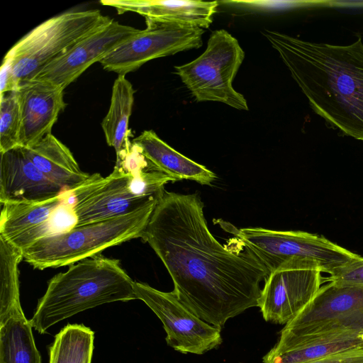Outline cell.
<instances>
[{"label": "cell", "mask_w": 363, "mask_h": 363, "mask_svg": "<svg viewBox=\"0 0 363 363\" xmlns=\"http://www.w3.org/2000/svg\"><path fill=\"white\" fill-rule=\"evenodd\" d=\"M140 238L166 267L173 293L203 321L221 329L257 306L269 270L237 238L233 247L214 238L197 194L164 190Z\"/></svg>", "instance_id": "cell-1"}, {"label": "cell", "mask_w": 363, "mask_h": 363, "mask_svg": "<svg viewBox=\"0 0 363 363\" xmlns=\"http://www.w3.org/2000/svg\"><path fill=\"white\" fill-rule=\"evenodd\" d=\"M264 35L278 52L311 108L333 128L363 141V43L303 40L274 30Z\"/></svg>", "instance_id": "cell-2"}, {"label": "cell", "mask_w": 363, "mask_h": 363, "mask_svg": "<svg viewBox=\"0 0 363 363\" xmlns=\"http://www.w3.org/2000/svg\"><path fill=\"white\" fill-rule=\"evenodd\" d=\"M133 286L118 259L101 255L85 259L49 281L30 323L43 334L55 324L85 310L136 299Z\"/></svg>", "instance_id": "cell-3"}, {"label": "cell", "mask_w": 363, "mask_h": 363, "mask_svg": "<svg viewBox=\"0 0 363 363\" xmlns=\"http://www.w3.org/2000/svg\"><path fill=\"white\" fill-rule=\"evenodd\" d=\"M157 199L129 214L75 226L66 233L41 238L22 251L23 259L40 270L72 265L96 256L106 248L140 238Z\"/></svg>", "instance_id": "cell-4"}, {"label": "cell", "mask_w": 363, "mask_h": 363, "mask_svg": "<svg viewBox=\"0 0 363 363\" xmlns=\"http://www.w3.org/2000/svg\"><path fill=\"white\" fill-rule=\"evenodd\" d=\"M113 19L99 10L67 11L54 16L21 38L6 53V63L16 86Z\"/></svg>", "instance_id": "cell-5"}, {"label": "cell", "mask_w": 363, "mask_h": 363, "mask_svg": "<svg viewBox=\"0 0 363 363\" xmlns=\"http://www.w3.org/2000/svg\"><path fill=\"white\" fill-rule=\"evenodd\" d=\"M217 222L250 249L269 272L288 261L302 259L316 263L321 272L330 274L359 257L323 236L308 232L237 228L220 219Z\"/></svg>", "instance_id": "cell-6"}, {"label": "cell", "mask_w": 363, "mask_h": 363, "mask_svg": "<svg viewBox=\"0 0 363 363\" xmlns=\"http://www.w3.org/2000/svg\"><path fill=\"white\" fill-rule=\"evenodd\" d=\"M363 311V286L328 283L285 325L269 353L284 352L328 334L355 333L354 318Z\"/></svg>", "instance_id": "cell-7"}, {"label": "cell", "mask_w": 363, "mask_h": 363, "mask_svg": "<svg viewBox=\"0 0 363 363\" xmlns=\"http://www.w3.org/2000/svg\"><path fill=\"white\" fill-rule=\"evenodd\" d=\"M244 57L238 40L226 30H218L212 33L203 53L175 66V73L197 102L218 101L248 110L247 100L232 86Z\"/></svg>", "instance_id": "cell-8"}, {"label": "cell", "mask_w": 363, "mask_h": 363, "mask_svg": "<svg viewBox=\"0 0 363 363\" xmlns=\"http://www.w3.org/2000/svg\"><path fill=\"white\" fill-rule=\"evenodd\" d=\"M139 30L99 62L107 71L125 75L148 61L202 45L204 30L199 27L145 18Z\"/></svg>", "instance_id": "cell-9"}, {"label": "cell", "mask_w": 363, "mask_h": 363, "mask_svg": "<svg viewBox=\"0 0 363 363\" xmlns=\"http://www.w3.org/2000/svg\"><path fill=\"white\" fill-rule=\"evenodd\" d=\"M1 206L0 236L22 251L41 238L66 233L77 223L72 190L40 202Z\"/></svg>", "instance_id": "cell-10"}, {"label": "cell", "mask_w": 363, "mask_h": 363, "mask_svg": "<svg viewBox=\"0 0 363 363\" xmlns=\"http://www.w3.org/2000/svg\"><path fill=\"white\" fill-rule=\"evenodd\" d=\"M133 287L136 298L143 301L161 320L166 342L174 350L203 354L222 343L221 329L199 318L173 291H162L138 281H134Z\"/></svg>", "instance_id": "cell-11"}, {"label": "cell", "mask_w": 363, "mask_h": 363, "mask_svg": "<svg viewBox=\"0 0 363 363\" xmlns=\"http://www.w3.org/2000/svg\"><path fill=\"white\" fill-rule=\"evenodd\" d=\"M264 281L257 303L262 317L286 325L315 297L321 287V271L313 262L294 259L270 272Z\"/></svg>", "instance_id": "cell-12"}, {"label": "cell", "mask_w": 363, "mask_h": 363, "mask_svg": "<svg viewBox=\"0 0 363 363\" xmlns=\"http://www.w3.org/2000/svg\"><path fill=\"white\" fill-rule=\"evenodd\" d=\"M72 191L77 218L76 226L135 212L160 194L150 197L137 195L133 189L130 174L117 164L108 176L90 174L84 183Z\"/></svg>", "instance_id": "cell-13"}, {"label": "cell", "mask_w": 363, "mask_h": 363, "mask_svg": "<svg viewBox=\"0 0 363 363\" xmlns=\"http://www.w3.org/2000/svg\"><path fill=\"white\" fill-rule=\"evenodd\" d=\"M138 31V28L113 19L108 25L51 62L32 79L47 81L65 89L92 64L99 62Z\"/></svg>", "instance_id": "cell-14"}, {"label": "cell", "mask_w": 363, "mask_h": 363, "mask_svg": "<svg viewBox=\"0 0 363 363\" xmlns=\"http://www.w3.org/2000/svg\"><path fill=\"white\" fill-rule=\"evenodd\" d=\"M16 91L22 118L19 144L29 147L52 133L60 113L67 106L64 89L32 79L21 82Z\"/></svg>", "instance_id": "cell-15"}, {"label": "cell", "mask_w": 363, "mask_h": 363, "mask_svg": "<svg viewBox=\"0 0 363 363\" xmlns=\"http://www.w3.org/2000/svg\"><path fill=\"white\" fill-rule=\"evenodd\" d=\"M0 154L1 203L40 202L66 190L42 173L21 146Z\"/></svg>", "instance_id": "cell-16"}, {"label": "cell", "mask_w": 363, "mask_h": 363, "mask_svg": "<svg viewBox=\"0 0 363 363\" xmlns=\"http://www.w3.org/2000/svg\"><path fill=\"white\" fill-rule=\"evenodd\" d=\"M104 6L113 7L118 14L130 11L145 18L206 28L213 22L218 1L191 0H102Z\"/></svg>", "instance_id": "cell-17"}, {"label": "cell", "mask_w": 363, "mask_h": 363, "mask_svg": "<svg viewBox=\"0 0 363 363\" xmlns=\"http://www.w3.org/2000/svg\"><path fill=\"white\" fill-rule=\"evenodd\" d=\"M23 151L48 179L64 189L73 190L90 177L80 169L69 149L52 133Z\"/></svg>", "instance_id": "cell-18"}, {"label": "cell", "mask_w": 363, "mask_h": 363, "mask_svg": "<svg viewBox=\"0 0 363 363\" xmlns=\"http://www.w3.org/2000/svg\"><path fill=\"white\" fill-rule=\"evenodd\" d=\"M132 142L151 164L176 182L186 179L211 185L216 178L213 172L176 151L153 130L143 131Z\"/></svg>", "instance_id": "cell-19"}, {"label": "cell", "mask_w": 363, "mask_h": 363, "mask_svg": "<svg viewBox=\"0 0 363 363\" xmlns=\"http://www.w3.org/2000/svg\"><path fill=\"white\" fill-rule=\"evenodd\" d=\"M363 348V334L344 333L314 338L290 350L267 352L263 363H306L346 350Z\"/></svg>", "instance_id": "cell-20"}, {"label": "cell", "mask_w": 363, "mask_h": 363, "mask_svg": "<svg viewBox=\"0 0 363 363\" xmlns=\"http://www.w3.org/2000/svg\"><path fill=\"white\" fill-rule=\"evenodd\" d=\"M135 90L125 75L114 81L108 111L101 123L107 144L115 149L116 156L129 140L128 122L134 102Z\"/></svg>", "instance_id": "cell-21"}, {"label": "cell", "mask_w": 363, "mask_h": 363, "mask_svg": "<svg viewBox=\"0 0 363 363\" xmlns=\"http://www.w3.org/2000/svg\"><path fill=\"white\" fill-rule=\"evenodd\" d=\"M32 328L23 313L0 324V363H41Z\"/></svg>", "instance_id": "cell-22"}, {"label": "cell", "mask_w": 363, "mask_h": 363, "mask_svg": "<svg viewBox=\"0 0 363 363\" xmlns=\"http://www.w3.org/2000/svg\"><path fill=\"white\" fill-rule=\"evenodd\" d=\"M23 252L0 236V324L23 313L20 303L18 264Z\"/></svg>", "instance_id": "cell-23"}, {"label": "cell", "mask_w": 363, "mask_h": 363, "mask_svg": "<svg viewBox=\"0 0 363 363\" xmlns=\"http://www.w3.org/2000/svg\"><path fill=\"white\" fill-rule=\"evenodd\" d=\"M94 333L82 324H69L55 337L49 363H91Z\"/></svg>", "instance_id": "cell-24"}, {"label": "cell", "mask_w": 363, "mask_h": 363, "mask_svg": "<svg viewBox=\"0 0 363 363\" xmlns=\"http://www.w3.org/2000/svg\"><path fill=\"white\" fill-rule=\"evenodd\" d=\"M21 111L16 91L1 94L0 152L20 146Z\"/></svg>", "instance_id": "cell-25"}, {"label": "cell", "mask_w": 363, "mask_h": 363, "mask_svg": "<svg viewBox=\"0 0 363 363\" xmlns=\"http://www.w3.org/2000/svg\"><path fill=\"white\" fill-rule=\"evenodd\" d=\"M326 279L338 284L363 286V257L358 258L337 269Z\"/></svg>", "instance_id": "cell-26"}, {"label": "cell", "mask_w": 363, "mask_h": 363, "mask_svg": "<svg viewBox=\"0 0 363 363\" xmlns=\"http://www.w3.org/2000/svg\"><path fill=\"white\" fill-rule=\"evenodd\" d=\"M306 363H363V348L340 352Z\"/></svg>", "instance_id": "cell-27"}]
</instances>
